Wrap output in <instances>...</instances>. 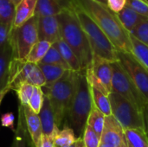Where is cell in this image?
Segmentation results:
<instances>
[{"label":"cell","mask_w":148,"mask_h":147,"mask_svg":"<svg viewBox=\"0 0 148 147\" xmlns=\"http://www.w3.org/2000/svg\"><path fill=\"white\" fill-rule=\"evenodd\" d=\"M73 4L83 10L100 27L117 51L132 53L130 33L122 26L118 15L108 5L93 0H72Z\"/></svg>","instance_id":"1"},{"label":"cell","mask_w":148,"mask_h":147,"mask_svg":"<svg viewBox=\"0 0 148 147\" xmlns=\"http://www.w3.org/2000/svg\"><path fill=\"white\" fill-rule=\"evenodd\" d=\"M56 16L60 25L62 39L75 52L82 70L89 68L92 65L93 52L74 6L63 10Z\"/></svg>","instance_id":"2"},{"label":"cell","mask_w":148,"mask_h":147,"mask_svg":"<svg viewBox=\"0 0 148 147\" xmlns=\"http://www.w3.org/2000/svg\"><path fill=\"white\" fill-rule=\"evenodd\" d=\"M93 105L92 93L87 81L86 70H82L77 72L75 91L68 113L71 128L77 139L83 135Z\"/></svg>","instance_id":"3"},{"label":"cell","mask_w":148,"mask_h":147,"mask_svg":"<svg viewBox=\"0 0 148 147\" xmlns=\"http://www.w3.org/2000/svg\"><path fill=\"white\" fill-rule=\"evenodd\" d=\"M76 77L77 72L67 70L60 80L50 86L42 88L50 101L58 127L68 116L75 91Z\"/></svg>","instance_id":"4"},{"label":"cell","mask_w":148,"mask_h":147,"mask_svg":"<svg viewBox=\"0 0 148 147\" xmlns=\"http://www.w3.org/2000/svg\"><path fill=\"white\" fill-rule=\"evenodd\" d=\"M78 20L86 34L94 55L108 62H116V49L100 27L83 10L73 4Z\"/></svg>","instance_id":"5"},{"label":"cell","mask_w":148,"mask_h":147,"mask_svg":"<svg viewBox=\"0 0 148 147\" xmlns=\"http://www.w3.org/2000/svg\"><path fill=\"white\" fill-rule=\"evenodd\" d=\"M108 98L112 115L120 123L124 131L127 129L145 130L143 113L134 104L114 92H111L108 94Z\"/></svg>","instance_id":"6"},{"label":"cell","mask_w":148,"mask_h":147,"mask_svg":"<svg viewBox=\"0 0 148 147\" xmlns=\"http://www.w3.org/2000/svg\"><path fill=\"white\" fill-rule=\"evenodd\" d=\"M111 67L113 71L112 92L121 95L134 104L140 111L143 112V109L148 105L147 99L140 92L118 61L111 62Z\"/></svg>","instance_id":"7"},{"label":"cell","mask_w":148,"mask_h":147,"mask_svg":"<svg viewBox=\"0 0 148 147\" xmlns=\"http://www.w3.org/2000/svg\"><path fill=\"white\" fill-rule=\"evenodd\" d=\"M13 50V57L25 60L32 47L39 41L37 33V17L34 16L18 28H13L9 39Z\"/></svg>","instance_id":"8"},{"label":"cell","mask_w":148,"mask_h":147,"mask_svg":"<svg viewBox=\"0 0 148 147\" xmlns=\"http://www.w3.org/2000/svg\"><path fill=\"white\" fill-rule=\"evenodd\" d=\"M23 83H28L39 88H43L46 85L45 78L37 64L27 62L26 60L13 58L8 88L10 91H16Z\"/></svg>","instance_id":"9"},{"label":"cell","mask_w":148,"mask_h":147,"mask_svg":"<svg viewBox=\"0 0 148 147\" xmlns=\"http://www.w3.org/2000/svg\"><path fill=\"white\" fill-rule=\"evenodd\" d=\"M117 61L148 101V70L132 53L116 51Z\"/></svg>","instance_id":"10"},{"label":"cell","mask_w":148,"mask_h":147,"mask_svg":"<svg viewBox=\"0 0 148 147\" xmlns=\"http://www.w3.org/2000/svg\"><path fill=\"white\" fill-rule=\"evenodd\" d=\"M37 33L39 41H47L51 44L62 39L57 16L37 17Z\"/></svg>","instance_id":"11"},{"label":"cell","mask_w":148,"mask_h":147,"mask_svg":"<svg viewBox=\"0 0 148 147\" xmlns=\"http://www.w3.org/2000/svg\"><path fill=\"white\" fill-rule=\"evenodd\" d=\"M124 139V130L116 119L112 114L106 116L101 142L114 147H121Z\"/></svg>","instance_id":"12"},{"label":"cell","mask_w":148,"mask_h":147,"mask_svg":"<svg viewBox=\"0 0 148 147\" xmlns=\"http://www.w3.org/2000/svg\"><path fill=\"white\" fill-rule=\"evenodd\" d=\"M96 79L101 83L108 94L112 92V79L113 71L111 62L102 59L97 55H93L92 65L89 68Z\"/></svg>","instance_id":"13"},{"label":"cell","mask_w":148,"mask_h":147,"mask_svg":"<svg viewBox=\"0 0 148 147\" xmlns=\"http://www.w3.org/2000/svg\"><path fill=\"white\" fill-rule=\"evenodd\" d=\"M38 115L42 124V135H46L54 139L56 133L59 132V127L56 125L54 111L51 107L50 101L48 96L45 94L43 104Z\"/></svg>","instance_id":"14"},{"label":"cell","mask_w":148,"mask_h":147,"mask_svg":"<svg viewBox=\"0 0 148 147\" xmlns=\"http://www.w3.org/2000/svg\"><path fill=\"white\" fill-rule=\"evenodd\" d=\"M73 6L72 0H37L35 16L36 17L56 16L63 10Z\"/></svg>","instance_id":"15"},{"label":"cell","mask_w":148,"mask_h":147,"mask_svg":"<svg viewBox=\"0 0 148 147\" xmlns=\"http://www.w3.org/2000/svg\"><path fill=\"white\" fill-rule=\"evenodd\" d=\"M20 107L23 112V116L28 133L31 138L34 146L36 147L42 136V129L39 115L38 113H36L34 111H32L29 106L21 105Z\"/></svg>","instance_id":"16"},{"label":"cell","mask_w":148,"mask_h":147,"mask_svg":"<svg viewBox=\"0 0 148 147\" xmlns=\"http://www.w3.org/2000/svg\"><path fill=\"white\" fill-rule=\"evenodd\" d=\"M13 58L12 47L8 41L0 49V90H10L8 87Z\"/></svg>","instance_id":"17"},{"label":"cell","mask_w":148,"mask_h":147,"mask_svg":"<svg viewBox=\"0 0 148 147\" xmlns=\"http://www.w3.org/2000/svg\"><path fill=\"white\" fill-rule=\"evenodd\" d=\"M37 0H22L16 6L13 28H18L35 16Z\"/></svg>","instance_id":"18"},{"label":"cell","mask_w":148,"mask_h":147,"mask_svg":"<svg viewBox=\"0 0 148 147\" xmlns=\"http://www.w3.org/2000/svg\"><path fill=\"white\" fill-rule=\"evenodd\" d=\"M117 15L122 26L129 33H131L140 23L148 19L147 17L140 15L136 11H134L133 9H131L127 5H126V7Z\"/></svg>","instance_id":"19"},{"label":"cell","mask_w":148,"mask_h":147,"mask_svg":"<svg viewBox=\"0 0 148 147\" xmlns=\"http://www.w3.org/2000/svg\"><path fill=\"white\" fill-rule=\"evenodd\" d=\"M54 45L59 50L63 60L69 65L70 70H72L74 72H80L82 70V66L80 64V62H79L76 55L62 39H61L57 42L54 43Z\"/></svg>","instance_id":"20"},{"label":"cell","mask_w":148,"mask_h":147,"mask_svg":"<svg viewBox=\"0 0 148 147\" xmlns=\"http://www.w3.org/2000/svg\"><path fill=\"white\" fill-rule=\"evenodd\" d=\"M124 135L128 147H148V137L143 129H127Z\"/></svg>","instance_id":"21"},{"label":"cell","mask_w":148,"mask_h":147,"mask_svg":"<svg viewBox=\"0 0 148 147\" xmlns=\"http://www.w3.org/2000/svg\"><path fill=\"white\" fill-rule=\"evenodd\" d=\"M16 6L10 0H0V23L11 29L16 16Z\"/></svg>","instance_id":"22"},{"label":"cell","mask_w":148,"mask_h":147,"mask_svg":"<svg viewBox=\"0 0 148 147\" xmlns=\"http://www.w3.org/2000/svg\"><path fill=\"white\" fill-rule=\"evenodd\" d=\"M45 78L46 85L50 86L58 80H60L62 75L67 71L65 68L57 66V65H50V64H37Z\"/></svg>","instance_id":"23"},{"label":"cell","mask_w":148,"mask_h":147,"mask_svg":"<svg viewBox=\"0 0 148 147\" xmlns=\"http://www.w3.org/2000/svg\"><path fill=\"white\" fill-rule=\"evenodd\" d=\"M52 45L53 44H51L47 41H38L32 47L31 50L29 51L25 60L27 62L38 64L43 59V57L45 56V55L47 54V52L49 51V49L51 48Z\"/></svg>","instance_id":"24"},{"label":"cell","mask_w":148,"mask_h":147,"mask_svg":"<svg viewBox=\"0 0 148 147\" xmlns=\"http://www.w3.org/2000/svg\"><path fill=\"white\" fill-rule=\"evenodd\" d=\"M91 93H92V98H93V103L105 116H109L112 114L111 111V105L109 101L108 95L101 93V91L91 88Z\"/></svg>","instance_id":"25"},{"label":"cell","mask_w":148,"mask_h":147,"mask_svg":"<svg viewBox=\"0 0 148 147\" xmlns=\"http://www.w3.org/2000/svg\"><path fill=\"white\" fill-rule=\"evenodd\" d=\"M77 138L71 127L65 126L59 130L54 138L56 147H69L75 144Z\"/></svg>","instance_id":"26"},{"label":"cell","mask_w":148,"mask_h":147,"mask_svg":"<svg viewBox=\"0 0 148 147\" xmlns=\"http://www.w3.org/2000/svg\"><path fill=\"white\" fill-rule=\"evenodd\" d=\"M106 116L97 108L95 105H93L92 110L88 118L87 125L89 126L100 137H101L102 131L104 128Z\"/></svg>","instance_id":"27"},{"label":"cell","mask_w":148,"mask_h":147,"mask_svg":"<svg viewBox=\"0 0 148 147\" xmlns=\"http://www.w3.org/2000/svg\"><path fill=\"white\" fill-rule=\"evenodd\" d=\"M132 43V54L148 70V46L142 43L130 35Z\"/></svg>","instance_id":"28"},{"label":"cell","mask_w":148,"mask_h":147,"mask_svg":"<svg viewBox=\"0 0 148 147\" xmlns=\"http://www.w3.org/2000/svg\"><path fill=\"white\" fill-rule=\"evenodd\" d=\"M39 63H41V64L57 65V66H60V67L65 68L66 70H70L69 65L63 60V58H62V55L60 54L59 50L57 49V48L54 44L51 46V48L49 49V51L47 52V54L45 55L43 59Z\"/></svg>","instance_id":"29"},{"label":"cell","mask_w":148,"mask_h":147,"mask_svg":"<svg viewBox=\"0 0 148 147\" xmlns=\"http://www.w3.org/2000/svg\"><path fill=\"white\" fill-rule=\"evenodd\" d=\"M43 101H44V93L42 91V88L39 87H35L34 92L32 94V96L29 100L28 106L36 113H39L42 109Z\"/></svg>","instance_id":"30"},{"label":"cell","mask_w":148,"mask_h":147,"mask_svg":"<svg viewBox=\"0 0 148 147\" xmlns=\"http://www.w3.org/2000/svg\"><path fill=\"white\" fill-rule=\"evenodd\" d=\"M34 88H35V87L30 85V84L23 83L16 89V93L17 94L20 104L22 106H28L29 105V100H30L32 94L34 92Z\"/></svg>","instance_id":"31"},{"label":"cell","mask_w":148,"mask_h":147,"mask_svg":"<svg viewBox=\"0 0 148 147\" xmlns=\"http://www.w3.org/2000/svg\"><path fill=\"white\" fill-rule=\"evenodd\" d=\"M82 139L86 147H99L101 143V137L88 125L86 126Z\"/></svg>","instance_id":"32"},{"label":"cell","mask_w":148,"mask_h":147,"mask_svg":"<svg viewBox=\"0 0 148 147\" xmlns=\"http://www.w3.org/2000/svg\"><path fill=\"white\" fill-rule=\"evenodd\" d=\"M134 37L148 46V19L140 23L131 33Z\"/></svg>","instance_id":"33"},{"label":"cell","mask_w":148,"mask_h":147,"mask_svg":"<svg viewBox=\"0 0 148 147\" xmlns=\"http://www.w3.org/2000/svg\"><path fill=\"white\" fill-rule=\"evenodd\" d=\"M20 109H21V107H20ZM21 115H22L21 118L19 116V121H18V126L16 129V136H15V139H14V141H13L11 147H26V141L24 139L25 130L23 127V126L25 125V122H24L23 116L22 109H21Z\"/></svg>","instance_id":"34"},{"label":"cell","mask_w":148,"mask_h":147,"mask_svg":"<svg viewBox=\"0 0 148 147\" xmlns=\"http://www.w3.org/2000/svg\"><path fill=\"white\" fill-rule=\"evenodd\" d=\"M127 5L140 15L148 18V3L145 0H127Z\"/></svg>","instance_id":"35"},{"label":"cell","mask_w":148,"mask_h":147,"mask_svg":"<svg viewBox=\"0 0 148 147\" xmlns=\"http://www.w3.org/2000/svg\"><path fill=\"white\" fill-rule=\"evenodd\" d=\"M126 5L127 0H108V7L116 14L121 12Z\"/></svg>","instance_id":"36"},{"label":"cell","mask_w":148,"mask_h":147,"mask_svg":"<svg viewBox=\"0 0 148 147\" xmlns=\"http://www.w3.org/2000/svg\"><path fill=\"white\" fill-rule=\"evenodd\" d=\"M14 120L15 117L12 113H7L1 116V123L4 127H8L11 130H14Z\"/></svg>","instance_id":"37"},{"label":"cell","mask_w":148,"mask_h":147,"mask_svg":"<svg viewBox=\"0 0 148 147\" xmlns=\"http://www.w3.org/2000/svg\"><path fill=\"white\" fill-rule=\"evenodd\" d=\"M11 29L0 23V49L9 41Z\"/></svg>","instance_id":"38"},{"label":"cell","mask_w":148,"mask_h":147,"mask_svg":"<svg viewBox=\"0 0 148 147\" xmlns=\"http://www.w3.org/2000/svg\"><path fill=\"white\" fill-rule=\"evenodd\" d=\"M36 147H56L54 139L46 135H42Z\"/></svg>","instance_id":"39"},{"label":"cell","mask_w":148,"mask_h":147,"mask_svg":"<svg viewBox=\"0 0 148 147\" xmlns=\"http://www.w3.org/2000/svg\"><path fill=\"white\" fill-rule=\"evenodd\" d=\"M143 116H144V121H145V131L147 133L148 137V105L143 109Z\"/></svg>","instance_id":"40"},{"label":"cell","mask_w":148,"mask_h":147,"mask_svg":"<svg viewBox=\"0 0 148 147\" xmlns=\"http://www.w3.org/2000/svg\"><path fill=\"white\" fill-rule=\"evenodd\" d=\"M75 147H86L85 145H84V142L82 140V138H79L77 139L76 142H75Z\"/></svg>","instance_id":"41"},{"label":"cell","mask_w":148,"mask_h":147,"mask_svg":"<svg viewBox=\"0 0 148 147\" xmlns=\"http://www.w3.org/2000/svg\"><path fill=\"white\" fill-rule=\"evenodd\" d=\"M9 91H10V90H0V103H1V101H3V97L5 96V94H6Z\"/></svg>","instance_id":"42"},{"label":"cell","mask_w":148,"mask_h":147,"mask_svg":"<svg viewBox=\"0 0 148 147\" xmlns=\"http://www.w3.org/2000/svg\"><path fill=\"white\" fill-rule=\"evenodd\" d=\"M93 1H95L97 3H101L102 4H105V5H108V0H93Z\"/></svg>","instance_id":"43"},{"label":"cell","mask_w":148,"mask_h":147,"mask_svg":"<svg viewBox=\"0 0 148 147\" xmlns=\"http://www.w3.org/2000/svg\"><path fill=\"white\" fill-rule=\"evenodd\" d=\"M121 147H128L126 139H123V141H122V143H121Z\"/></svg>","instance_id":"44"},{"label":"cell","mask_w":148,"mask_h":147,"mask_svg":"<svg viewBox=\"0 0 148 147\" xmlns=\"http://www.w3.org/2000/svg\"><path fill=\"white\" fill-rule=\"evenodd\" d=\"M99 147H114L112 146H110V145H108V144H105V143H100V146Z\"/></svg>","instance_id":"45"},{"label":"cell","mask_w":148,"mask_h":147,"mask_svg":"<svg viewBox=\"0 0 148 147\" xmlns=\"http://www.w3.org/2000/svg\"><path fill=\"white\" fill-rule=\"evenodd\" d=\"M10 1H11L12 3H14L16 5H17V4H18V3H19L21 1H22V0H10Z\"/></svg>","instance_id":"46"},{"label":"cell","mask_w":148,"mask_h":147,"mask_svg":"<svg viewBox=\"0 0 148 147\" xmlns=\"http://www.w3.org/2000/svg\"><path fill=\"white\" fill-rule=\"evenodd\" d=\"M69 147H75V145H73V146H69Z\"/></svg>","instance_id":"47"},{"label":"cell","mask_w":148,"mask_h":147,"mask_svg":"<svg viewBox=\"0 0 148 147\" xmlns=\"http://www.w3.org/2000/svg\"><path fill=\"white\" fill-rule=\"evenodd\" d=\"M145 1H146V2H147V3H148V0H145Z\"/></svg>","instance_id":"48"}]
</instances>
